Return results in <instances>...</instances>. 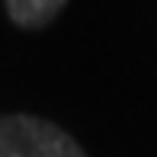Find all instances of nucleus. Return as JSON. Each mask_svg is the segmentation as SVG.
<instances>
[{"instance_id":"f257e3e1","label":"nucleus","mask_w":157,"mask_h":157,"mask_svg":"<svg viewBox=\"0 0 157 157\" xmlns=\"http://www.w3.org/2000/svg\"><path fill=\"white\" fill-rule=\"evenodd\" d=\"M0 157H87L61 125L26 112L0 116Z\"/></svg>"},{"instance_id":"f03ea898","label":"nucleus","mask_w":157,"mask_h":157,"mask_svg":"<svg viewBox=\"0 0 157 157\" xmlns=\"http://www.w3.org/2000/svg\"><path fill=\"white\" fill-rule=\"evenodd\" d=\"M6 16L19 29H45L58 19V13L67 6V0H3Z\"/></svg>"}]
</instances>
